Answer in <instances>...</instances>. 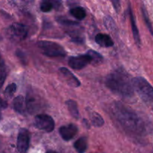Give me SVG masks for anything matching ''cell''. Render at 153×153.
Masks as SVG:
<instances>
[{
    "label": "cell",
    "instance_id": "cell-27",
    "mask_svg": "<svg viewBox=\"0 0 153 153\" xmlns=\"http://www.w3.org/2000/svg\"><path fill=\"white\" fill-rule=\"evenodd\" d=\"M46 153H58V152H55V151H48V152Z\"/></svg>",
    "mask_w": 153,
    "mask_h": 153
},
{
    "label": "cell",
    "instance_id": "cell-13",
    "mask_svg": "<svg viewBox=\"0 0 153 153\" xmlns=\"http://www.w3.org/2000/svg\"><path fill=\"white\" fill-rule=\"evenodd\" d=\"M95 40L97 44L102 46V47H111L114 45V42L111 37L108 34H102V33L97 34Z\"/></svg>",
    "mask_w": 153,
    "mask_h": 153
},
{
    "label": "cell",
    "instance_id": "cell-9",
    "mask_svg": "<svg viewBox=\"0 0 153 153\" xmlns=\"http://www.w3.org/2000/svg\"><path fill=\"white\" fill-rule=\"evenodd\" d=\"M25 103H26L27 111L32 114L37 111L40 109L42 106L41 100L39 97L34 94L28 93L26 99H25Z\"/></svg>",
    "mask_w": 153,
    "mask_h": 153
},
{
    "label": "cell",
    "instance_id": "cell-6",
    "mask_svg": "<svg viewBox=\"0 0 153 153\" xmlns=\"http://www.w3.org/2000/svg\"><path fill=\"white\" fill-rule=\"evenodd\" d=\"M34 126L38 129L51 132L55 128V122L49 115L37 114L34 119Z\"/></svg>",
    "mask_w": 153,
    "mask_h": 153
},
{
    "label": "cell",
    "instance_id": "cell-1",
    "mask_svg": "<svg viewBox=\"0 0 153 153\" xmlns=\"http://www.w3.org/2000/svg\"><path fill=\"white\" fill-rule=\"evenodd\" d=\"M113 113L120 125L128 131L140 136L145 135L147 132L143 120L122 104L116 103L113 107Z\"/></svg>",
    "mask_w": 153,
    "mask_h": 153
},
{
    "label": "cell",
    "instance_id": "cell-10",
    "mask_svg": "<svg viewBox=\"0 0 153 153\" xmlns=\"http://www.w3.org/2000/svg\"><path fill=\"white\" fill-rule=\"evenodd\" d=\"M78 127L75 124H69L67 126H64L59 128L60 135L64 140H68L73 139L78 133Z\"/></svg>",
    "mask_w": 153,
    "mask_h": 153
},
{
    "label": "cell",
    "instance_id": "cell-4",
    "mask_svg": "<svg viewBox=\"0 0 153 153\" xmlns=\"http://www.w3.org/2000/svg\"><path fill=\"white\" fill-rule=\"evenodd\" d=\"M37 46L43 55L48 57L54 58V57H64L66 55V52L64 48L55 42L42 40L37 43Z\"/></svg>",
    "mask_w": 153,
    "mask_h": 153
},
{
    "label": "cell",
    "instance_id": "cell-19",
    "mask_svg": "<svg viewBox=\"0 0 153 153\" xmlns=\"http://www.w3.org/2000/svg\"><path fill=\"white\" fill-rule=\"evenodd\" d=\"M16 91V84L12 83L10 85H9L8 86H7V88H5V91H4V95L7 98H10L11 97L13 94H15Z\"/></svg>",
    "mask_w": 153,
    "mask_h": 153
},
{
    "label": "cell",
    "instance_id": "cell-17",
    "mask_svg": "<svg viewBox=\"0 0 153 153\" xmlns=\"http://www.w3.org/2000/svg\"><path fill=\"white\" fill-rule=\"evenodd\" d=\"M90 117H91V123L93 125L97 127L102 126L104 125V120L102 117L96 111H92L90 113Z\"/></svg>",
    "mask_w": 153,
    "mask_h": 153
},
{
    "label": "cell",
    "instance_id": "cell-11",
    "mask_svg": "<svg viewBox=\"0 0 153 153\" xmlns=\"http://www.w3.org/2000/svg\"><path fill=\"white\" fill-rule=\"evenodd\" d=\"M60 72H61V73L64 76V79L68 83L69 85H70L73 88H78V87L80 86L81 83L79 79L68 69L65 68V67H61L60 69Z\"/></svg>",
    "mask_w": 153,
    "mask_h": 153
},
{
    "label": "cell",
    "instance_id": "cell-3",
    "mask_svg": "<svg viewBox=\"0 0 153 153\" xmlns=\"http://www.w3.org/2000/svg\"><path fill=\"white\" fill-rule=\"evenodd\" d=\"M132 86L140 98L146 103H153V87L144 78L137 77L131 80Z\"/></svg>",
    "mask_w": 153,
    "mask_h": 153
},
{
    "label": "cell",
    "instance_id": "cell-23",
    "mask_svg": "<svg viewBox=\"0 0 153 153\" xmlns=\"http://www.w3.org/2000/svg\"><path fill=\"white\" fill-rule=\"evenodd\" d=\"M142 13H143V18H144L145 22H146V25H147L148 28H149V31H150L151 34L153 35L152 26V25H151V22L149 21V16H148L147 13H146V10L144 9V7H143V8H142Z\"/></svg>",
    "mask_w": 153,
    "mask_h": 153
},
{
    "label": "cell",
    "instance_id": "cell-25",
    "mask_svg": "<svg viewBox=\"0 0 153 153\" xmlns=\"http://www.w3.org/2000/svg\"><path fill=\"white\" fill-rule=\"evenodd\" d=\"M7 106V103H6V102L4 101L2 99L0 98V108H5Z\"/></svg>",
    "mask_w": 153,
    "mask_h": 153
},
{
    "label": "cell",
    "instance_id": "cell-16",
    "mask_svg": "<svg viewBox=\"0 0 153 153\" xmlns=\"http://www.w3.org/2000/svg\"><path fill=\"white\" fill-rule=\"evenodd\" d=\"M66 104H67V108H68V110L69 111H70V114H71L74 118L78 119V118L79 117V109H78V105L76 102L73 100H68Z\"/></svg>",
    "mask_w": 153,
    "mask_h": 153
},
{
    "label": "cell",
    "instance_id": "cell-18",
    "mask_svg": "<svg viewBox=\"0 0 153 153\" xmlns=\"http://www.w3.org/2000/svg\"><path fill=\"white\" fill-rule=\"evenodd\" d=\"M70 13L73 16L78 19H84L86 16V12L85 9L82 7H73L70 10Z\"/></svg>",
    "mask_w": 153,
    "mask_h": 153
},
{
    "label": "cell",
    "instance_id": "cell-28",
    "mask_svg": "<svg viewBox=\"0 0 153 153\" xmlns=\"http://www.w3.org/2000/svg\"><path fill=\"white\" fill-rule=\"evenodd\" d=\"M1 112H0V120H1Z\"/></svg>",
    "mask_w": 153,
    "mask_h": 153
},
{
    "label": "cell",
    "instance_id": "cell-12",
    "mask_svg": "<svg viewBox=\"0 0 153 153\" xmlns=\"http://www.w3.org/2000/svg\"><path fill=\"white\" fill-rule=\"evenodd\" d=\"M13 109L18 113L21 114H24L26 113V103H25V99L22 96H19L14 99L13 102Z\"/></svg>",
    "mask_w": 153,
    "mask_h": 153
},
{
    "label": "cell",
    "instance_id": "cell-7",
    "mask_svg": "<svg viewBox=\"0 0 153 153\" xmlns=\"http://www.w3.org/2000/svg\"><path fill=\"white\" fill-rule=\"evenodd\" d=\"M92 63V58L88 54L79 56L71 57L69 59V65L74 70H82L85 68L88 64Z\"/></svg>",
    "mask_w": 153,
    "mask_h": 153
},
{
    "label": "cell",
    "instance_id": "cell-22",
    "mask_svg": "<svg viewBox=\"0 0 153 153\" xmlns=\"http://www.w3.org/2000/svg\"><path fill=\"white\" fill-rule=\"evenodd\" d=\"M58 21L62 25H65V26L68 27H73V26H77L79 25V23L76 22H74V21L70 20V19H67L66 18H59L58 19Z\"/></svg>",
    "mask_w": 153,
    "mask_h": 153
},
{
    "label": "cell",
    "instance_id": "cell-2",
    "mask_svg": "<svg viewBox=\"0 0 153 153\" xmlns=\"http://www.w3.org/2000/svg\"><path fill=\"white\" fill-rule=\"evenodd\" d=\"M105 85L109 89L120 97L131 99L134 97L132 82L125 72L117 71L106 77Z\"/></svg>",
    "mask_w": 153,
    "mask_h": 153
},
{
    "label": "cell",
    "instance_id": "cell-21",
    "mask_svg": "<svg viewBox=\"0 0 153 153\" xmlns=\"http://www.w3.org/2000/svg\"><path fill=\"white\" fill-rule=\"evenodd\" d=\"M53 4L49 1H43L40 4V10L43 12H49L53 8Z\"/></svg>",
    "mask_w": 153,
    "mask_h": 153
},
{
    "label": "cell",
    "instance_id": "cell-26",
    "mask_svg": "<svg viewBox=\"0 0 153 153\" xmlns=\"http://www.w3.org/2000/svg\"><path fill=\"white\" fill-rule=\"evenodd\" d=\"M6 76H3V75H0V89L2 87L3 84H4V80H5Z\"/></svg>",
    "mask_w": 153,
    "mask_h": 153
},
{
    "label": "cell",
    "instance_id": "cell-24",
    "mask_svg": "<svg viewBox=\"0 0 153 153\" xmlns=\"http://www.w3.org/2000/svg\"><path fill=\"white\" fill-rule=\"evenodd\" d=\"M0 75L6 76L5 64H4V61L1 58V55H0Z\"/></svg>",
    "mask_w": 153,
    "mask_h": 153
},
{
    "label": "cell",
    "instance_id": "cell-8",
    "mask_svg": "<svg viewBox=\"0 0 153 153\" xmlns=\"http://www.w3.org/2000/svg\"><path fill=\"white\" fill-rule=\"evenodd\" d=\"M29 132L25 128H20L18 134L16 146L17 149L20 153H25L29 146Z\"/></svg>",
    "mask_w": 153,
    "mask_h": 153
},
{
    "label": "cell",
    "instance_id": "cell-20",
    "mask_svg": "<svg viewBox=\"0 0 153 153\" xmlns=\"http://www.w3.org/2000/svg\"><path fill=\"white\" fill-rule=\"evenodd\" d=\"M87 54L91 57V58H92V63H100L102 60V55L100 54H99L97 52H96V51L89 50Z\"/></svg>",
    "mask_w": 153,
    "mask_h": 153
},
{
    "label": "cell",
    "instance_id": "cell-5",
    "mask_svg": "<svg viewBox=\"0 0 153 153\" xmlns=\"http://www.w3.org/2000/svg\"><path fill=\"white\" fill-rule=\"evenodd\" d=\"M7 34L12 40L19 42L28 36V28L21 23H13L7 29Z\"/></svg>",
    "mask_w": 153,
    "mask_h": 153
},
{
    "label": "cell",
    "instance_id": "cell-15",
    "mask_svg": "<svg viewBox=\"0 0 153 153\" xmlns=\"http://www.w3.org/2000/svg\"><path fill=\"white\" fill-rule=\"evenodd\" d=\"M74 147L79 153H84L88 148V139L85 137H80L75 142Z\"/></svg>",
    "mask_w": 153,
    "mask_h": 153
},
{
    "label": "cell",
    "instance_id": "cell-14",
    "mask_svg": "<svg viewBox=\"0 0 153 153\" xmlns=\"http://www.w3.org/2000/svg\"><path fill=\"white\" fill-rule=\"evenodd\" d=\"M129 15H130V21H131V29H132L133 37H134V41H135V43H137L138 46H140V34H139L138 28H137V25H136L135 19H134V15H133L132 11H131V7L129 8Z\"/></svg>",
    "mask_w": 153,
    "mask_h": 153
}]
</instances>
